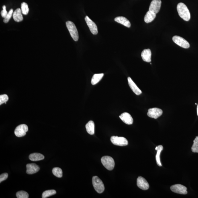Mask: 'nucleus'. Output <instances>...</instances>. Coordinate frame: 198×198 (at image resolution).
Segmentation results:
<instances>
[{
  "instance_id": "obj_1",
  "label": "nucleus",
  "mask_w": 198,
  "mask_h": 198,
  "mask_svg": "<svg viewBox=\"0 0 198 198\" xmlns=\"http://www.w3.org/2000/svg\"><path fill=\"white\" fill-rule=\"evenodd\" d=\"M179 15L183 20L188 22L191 19V14L189 9L185 4L182 3H180L177 6Z\"/></svg>"
},
{
  "instance_id": "obj_2",
  "label": "nucleus",
  "mask_w": 198,
  "mask_h": 198,
  "mask_svg": "<svg viewBox=\"0 0 198 198\" xmlns=\"http://www.w3.org/2000/svg\"><path fill=\"white\" fill-rule=\"evenodd\" d=\"M66 26L74 41H77L79 39L78 30L74 23L70 21H67L66 23Z\"/></svg>"
},
{
  "instance_id": "obj_3",
  "label": "nucleus",
  "mask_w": 198,
  "mask_h": 198,
  "mask_svg": "<svg viewBox=\"0 0 198 198\" xmlns=\"http://www.w3.org/2000/svg\"><path fill=\"white\" fill-rule=\"evenodd\" d=\"M92 183L96 191L99 194L104 192L105 186L104 183L97 176H93L92 178Z\"/></svg>"
},
{
  "instance_id": "obj_4",
  "label": "nucleus",
  "mask_w": 198,
  "mask_h": 198,
  "mask_svg": "<svg viewBox=\"0 0 198 198\" xmlns=\"http://www.w3.org/2000/svg\"><path fill=\"white\" fill-rule=\"evenodd\" d=\"M101 162L107 170H112L115 167V162L112 157L109 156H104L101 159Z\"/></svg>"
},
{
  "instance_id": "obj_5",
  "label": "nucleus",
  "mask_w": 198,
  "mask_h": 198,
  "mask_svg": "<svg viewBox=\"0 0 198 198\" xmlns=\"http://www.w3.org/2000/svg\"><path fill=\"white\" fill-rule=\"evenodd\" d=\"M110 140L113 144L121 146H125L128 145V141L126 138L123 137L112 136Z\"/></svg>"
},
{
  "instance_id": "obj_6",
  "label": "nucleus",
  "mask_w": 198,
  "mask_h": 198,
  "mask_svg": "<svg viewBox=\"0 0 198 198\" xmlns=\"http://www.w3.org/2000/svg\"><path fill=\"white\" fill-rule=\"evenodd\" d=\"M173 40L174 42L182 47L188 49L190 47L189 42L181 37L178 36H174L173 38Z\"/></svg>"
},
{
  "instance_id": "obj_7",
  "label": "nucleus",
  "mask_w": 198,
  "mask_h": 198,
  "mask_svg": "<svg viewBox=\"0 0 198 198\" xmlns=\"http://www.w3.org/2000/svg\"><path fill=\"white\" fill-rule=\"evenodd\" d=\"M28 130V127L27 125L22 124L19 125L16 128L14 131V133L17 137H21L24 136Z\"/></svg>"
},
{
  "instance_id": "obj_8",
  "label": "nucleus",
  "mask_w": 198,
  "mask_h": 198,
  "mask_svg": "<svg viewBox=\"0 0 198 198\" xmlns=\"http://www.w3.org/2000/svg\"><path fill=\"white\" fill-rule=\"evenodd\" d=\"M171 190L173 192L181 194H186L188 191L186 187L180 184H176L172 186Z\"/></svg>"
},
{
  "instance_id": "obj_9",
  "label": "nucleus",
  "mask_w": 198,
  "mask_h": 198,
  "mask_svg": "<svg viewBox=\"0 0 198 198\" xmlns=\"http://www.w3.org/2000/svg\"><path fill=\"white\" fill-rule=\"evenodd\" d=\"M162 111L158 108H154L149 109L148 111L147 115L151 118L156 119L162 115Z\"/></svg>"
},
{
  "instance_id": "obj_10",
  "label": "nucleus",
  "mask_w": 198,
  "mask_h": 198,
  "mask_svg": "<svg viewBox=\"0 0 198 198\" xmlns=\"http://www.w3.org/2000/svg\"><path fill=\"white\" fill-rule=\"evenodd\" d=\"M162 1L160 0H153L149 8V10L157 13L160 10Z\"/></svg>"
},
{
  "instance_id": "obj_11",
  "label": "nucleus",
  "mask_w": 198,
  "mask_h": 198,
  "mask_svg": "<svg viewBox=\"0 0 198 198\" xmlns=\"http://www.w3.org/2000/svg\"><path fill=\"white\" fill-rule=\"evenodd\" d=\"M85 20L86 21L87 25L89 27L90 30L93 35L97 34L98 33L97 26L93 21L86 16L85 18Z\"/></svg>"
},
{
  "instance_id": "obj_12",
  "label": "nucleus",
  "mask_w": 198,
  "mask_h": 198,
  "mask_svg": "<svg viewBox=\"0 0 198 198\" xmlns=\"http://www.w3.org/2000/svg\"><path fill=\"white\" fill-rule=\"evenodd\" d=\"M137 185L140 189L143 190H147L149 189V185L146 180L142 177L139 176L137 179Z\"/></svg>"
},
{
  "instance_id": "obj_13",
  "label": "nucleus",
  "mask_w": 198,
  "mask_h": 198,
  "mask_svg": "<svg viewBox=\"0 0 198 198\" xmlns=\"http://www.w3.org/2000/svg\"><path fill=\"white\" fill-rule=\"evenodd\" d=\"M26 173L28 174H33L37 173L40 170V167L36 164H28L26 165Z\"/></svg>"
},
{
  "instance_id": "obj_14",
  "label": "nucleus",
  "mask_w": 198,
  "mask_h": 198,
  "mask_svg": "<svg viewBox=\"0 0 198 198\" xmlns=\"http://www.w3.org/2000/svg\"><path fill=\"white\" fill-rule=\"evenodd\" d=\"M119 117L122 121L127 125H130L133 123V119L131 115L128 113H123L119 116Z\"/></svg>"
},
{
  "instance_id": "obj_15",
  "label": "nucleus",
  "mask_w": 198,
  "mask_h": 198,
  "mask_svg": "<svg viewBox=\"0 0 198 198\" xmlns=\"http://www.w3.org/2000/svg\"><path fill=\"white\" fill-rule=\"evenodd\" d=\"M128 81L130 88H131L132 90L135 94L136 95H139L141 94L142 92L140 89L137 86L136 84L134 83L130 77H128Z\"/></svg>"
},
{
  "instance_id": "obj_16",
  "label": "nucleus",
  "mask_w": 198,
  "mask_h": 198,
  "mask_svg": "<svg viewBox=\"0 0 198 198\" xmlns=\"http://www.w3.org/2000/svg\"><path fill=\"white\" fill-rule=\"evenodd\" d=\"M151 55L152 53L150 49H145L142 51L141 57L145 62H150L151 61Z\"/></svg>"
},
{
  "instance_id": "obj_17",
  "label": "nucleus",
  "mask_w": 198,
  "mask_h": 198,
  "mask_svg": "<svg viewBox=\"0 0 198 198\" xmlns=\"http://www.w3.org/2000/svg\"><path fill=\"white\" fill-rule=\"evenodd\" d=\"M116 22H118L119 23L125 26L130 28L131 27V23H130L129 21L126 18L124 17H117L114 19Z\"/></svg>"
},
{
  "instance_id": "obj_18",
  "label": "nucleus",
  "mask_w": 198,
  "mask_h": 198,
  "mask_svg": "<svg viewBox=\"0 0 198 198\" xmlns=\"http://www.w3.org/2000/svg\"><path fill=\"white\" fill-rule=\"evenodd\" d=\"M22 13L21 9L18 8L13 14V18L15 22H20L23 20V16L22 15Z\"/></svg>"
},
{
  "instance_id": "obj_19",
  "label": "nucleus",
  "mask_w": 198,
  "mask_h": 198,
  "mask_svg": "<svg viewBox=\"0 0 198 198\" xmlns=\"http://www.w3.org/2000/svg\"><path fill=\"white\" fill-rule=\"evenodd\" d=\"M156 17V14L151 11L146 13L144 17L145 22L146 23H150L154 21Z\"/></svg>"
},
{
  "instance_id": "obj_20",
  "label": "nucleus",
  "mask_w": 198,
  "mask_h": 198,
  "mask_svg": "<svg viewBox=\"0 0 198 198\" xmlns=\"http://www.w3.org/2000/svg\"><path fill=\"white\" fill-rule=\"evenodd\" d=\"M29 159L32 161L36 162L43 160L44 158V156L39 153H33L29 156Z\"/></svg>"
},
{
  "instance_id": "obj_21",
  "label": "nucleus",
  "mask_w": 198,
  "mask_h": 198,
  "mask_svg": "<svg viewBox=\"0 0 198 198\" xmlns=\"http://www.w3.org/2000/svg\"><path fill=\"white\" fill-rule=\"evenodd\" d=\"M86 131L89 134L92 135L95 133V125L94 122L90 121L86 125Z\"/></svg>"
},
{
  "instance_id": "obj_22",
  "label": "nucleus",
  "mask_w": 198,
  "mask_h": 198,
  "mask_svg": "<svg viewBox=\"0 0 198 198\" xmlns=\"http://www.w3.org/2000/svg\"><path fill=\"white\" fill-rule=\"evenodd\" d=\"M163 149V146L161 145L157 146L155 148L156 150L157 151V154L156 156V160L157 165L160 167L162 166V163H161L160 160V154Z\"/></svg>"
},
{
  "instance_id": "obj_23",
  "label": "nucleus",
  "mask_w": 198,
  "mask_h": 198,
  "mask_svg": "<svg viewBox=\"0 0 198 198\" xmlns=\"http://www.w3.org/2000/svg\"><path fill=\"white\" fill-rule=\"evenodd\" d=\"M104 76V73L96 74L93 76L91 80V84L95 85L96 84L102 79Z\"/></svg>"
},
{
  "instance_id": "obj_24",
  "label": "nucleus",
  "mask_w": 198,
  "mask_h": 198,
  "mask_svg": "<svg viewBox=\"0 0 198 198\" xmlns=\"http://www.w3.org/2000/svg\"><path fill=\"white\" fill-rule=\"evenodd\" d=\"M52 173L55 176L58 178H62V170L59 167H55L53 169Z\"/></svg>"
},
{
  "instance_id": "obj_25",
  "label": "nucleus",
  "mask_w": 198,
  "mask_h": 198,
  "mask_svg": "<svg viewBox=\"0 0 198 198\" xmlns=\"http://www.w3.org/2000/svg\"><path fill=\"white\" fill-rule=\"evenodd\" d=\"M56 194V191L54 190H47L43 192L42 195L43 198H46L50 196Z\"/></svg>"
},
{
  "instance_id": "obj_26",
  "label": "nucleus",
  "mask_w": 198,
  "mask_h": 198,
  "mask_svg": "<svg viewBox=\"0 0 198 198\" xmlns=\"http://www.w3.org/2000/svg\"><path fill=\"white\" fill-rule=\"evenodd\" d=\"M21 10L24 15H27L29 12V9L28 4L25 2L22 3L21 4Z\"/></svg>"
},
{
  "instance_id": "obj_27",
  "label": "nucleus",
  "mask_w": 198,
  "mask_h": 198,
  "mask_svg": "<svg viewBox=\"0 0 198 198\" xmlns=\"http://www.w3.org/2000/svg\"><path fill=\"white\" fill-rule=\"evenodd\" d=\"M194 142L191 147V151L194 153H198V136L196 137Z\"/></svg>"
},
{
  "instance_id": "obj_28",
  "label": "nucleus",
  "mask_w": 198,
  "mask_h": 198,
  "mask_svg": "<svg viewBox=\"0 0 198 198\" xmlns=\"http://www.w3.org/2000/svg\"><path fill=\"white\" fill-rule=\"evenodd\" d=\"M16 196L18 198H28L29 194L25 191H20L17 193Z\"/></svg>"
},
{
  "instance_id": "obj_29",
  "label": "nucleus",
  "mask_w": 198,
  "mask_h": 198,
  "mask_svg": "<svg viewBox=\"0 0 198 198\" xmlns=\"http://www.w3.org/2000/svg\"><path fill=\"white\" fill-rule=\"evenodd\" d=\"M9 100V97L7 95L4 94L0 96V105L4 103L6 104V102Z\"/></svg>"
},
{
  "instance_id": "obj_30",
  "label": "nucleus",
  "mask_w": 198,
  "mask_h": 198,
  "mask_svg": "<svg viewBox=\"0 0 198 198\" xmlns=\"http://www.w3.org/2000/svg\"><path fill=\"white\" fill-rule=\"evenodd\" d=\"M13 13V9H10V10L9 11V12L8 13V14L6 17L4 18V23H7L9 22V21L10 20V19L12 17V16Z\"/></svg>"
},
{
  "instance_id": "obj_31",
  "label": "nucleus",
  "mask_w": 198,
  "mask_h": 198,
  "mask_svg": "<svg viewBox=\"0 0 198 198\" xmlns=\"http://www.w3.org/2000/svg\"><path fill=\"white\" fill-rule=\"evenodd\" d=\"M2 7L3 10H1V15L2 17L5 18L7 16L8 13L7 11H6V6L5 5L3 6Z\"/></svg>"
},
{
  "instance_id": "obj_32",
  "label": "nucleus",
  "mask_w": 198,
  "mask_h": 198,
  "mask_svg": "<svg viewBox=\"0 0 198 198\" xmlns=\"http://www.w3.org/2000/svg\"><path fill=\"white\" fill-rule=\"evenodd\" d=\"M8 177V175L7 173H4L1 174L0 175V182H1L4 180H6Z\"/></svg>"
},
{
  "instance_id": "obj_33",
  "label": "nucleus",
  "mask_w": 198,
  "mask_h": 198,
  "mask_svg": "<svg viewBox=\"0 0 198 198\" xmlns=\"http://www.w3.org/2000/svg\"><path fill=\"white\" fill-rule=\"evenodd\" d=\"M197 115L198 116V104L197 105Z\"/></svg>"
}]
</instances>
